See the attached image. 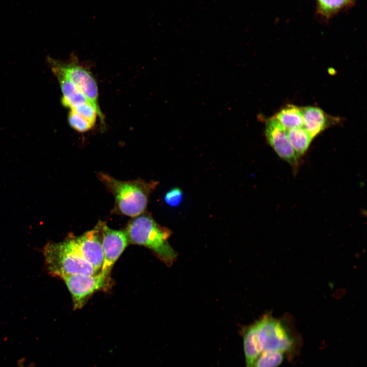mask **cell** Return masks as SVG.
<instances>
[{
	"label": "cell",
	"mask_w": 367,
	"mask_h": 367,
	"mask_svg": "<svg viewBox=\"0 0 367 367\" xmlns=\"http://www.w3.org/2000/svg\"><path fill=\"white\" fill-rule=\"evenodd\" d=\"M253 325L261 352H280L289 361L293 360L300 354L302 339L290 316L276 318L267 313Z\"/></svg>",
	"instance_id": "cell-1"
},
{
	"label": "cell",
	"mask_w": 367,
	"mask_h": 367,
	"mask_svg": "<svg viewBox=\"0 0 367 367\" xmlns=\"http://www.w3.org/2000/svg\"><path fill=\"white\" fill-rule=\"evenodd\" d=\"M97 177L114 197L112 213L132 218L145 212L149 196L159 184L142 179L119 180L103 172H99Z\"/></svg>",
	"instance_id": "cell-2"
},
{
	"label": "cell",
	"mask_w": 367,
	"mask_h": 367,
	"mask_svg": "<svg viewBox=\"0 0 367 367\" xmlns=\"http://www.w3.org/2000/svg\"><path fill=\"white\" fill-rule=\"evenodd\" d=\"M125 231L129 243L151 250L167 265L175 260L176 253L168 242L171 231L159 224L150 214L144 212L133 217Z\"/></svg>",
	"instance_id": "cell-3"
},
{
	"label": "cell",
	"mask_w": 367,
	"mask_h": 367,
	"mask_svg": "<svg viewBox=\"0 0 367 367\" xmlns=\"http://www.w3.org/2000/svg\"><path fill=\"white\" fill-rule=\"evenodd\" d=\"M45 265L49 274L61 279L74 274L93 275L94 267L71 246L66 240L48 243L43 249Z\"/></svg>",
	"instance_id": "cell-4"
},
{
	"label": "cell",
	"mask_w": 367,
	"mask_h": 367,
	"mask_svg": "<svg viewBox=\"0 0 367 367\" xmlns=\"http://www.w3.org/2000/svg\"><path fill=\"white\" fill-rule=\"evenodd\" d=\"M49 61L53 73H59L65 76L83 93L95 109L101 124L104 125V117L98 104L97 84L90 71L74 58L66 62L51 59Z\"/></svg>",
	"instance_id": "cell-5"
},
{
	"label": "cell",
	"mask_w": 367,
	"mask_h": 367,
	"mask_svg": "<svg viewBox=\"0 0 367 367\" xmlns=\"http://www.w3.org/2000/svg\"><path fill=\"white\" fill-rule=\"evenodd\" d=\"M62 279L71 294L74 310L82 308L95 292L106 289L110 282L109 277L100 272L93 275L74 274Z\"/></svg>",
	"instance_id": "cell-6"
},
{
	"label": "cell",
	"mask_w": 367,
	"mask_h": 367,
	"mask_svg": "<svg viewBox=\"0 0 367 367\" xmlns=\"http://www.w3.org/2000/svg\"><path fill=\"white\" fill-rule=\"evenodd\" d=\"M67 240L77 253L99 273L103 263L102 233L100 221L92 230Z\"/></svg>",
	"instance_id": "cell-7"
},
{
	"label": "cell",
	"mask_w": 367,
	"mask_h": 367,
	"mask_svg": "<svg viewBox=\"0 0 367 367\" xmlns=\"http://www.w3.org/2000/svg\"><path fill=\"white\" fill-rule=\"evenodd\" d=\"M103 260L100 273L109 277L115 263L129 243L125 230L110 228L105 222H100Z\"/></svg>",
	"instance_id": "cell-8"
},
{
	"label": "cell",
	"mask_w": 367,
	"mask_h": 367,
	"mask_svg": "<svg viewBox=\"0 0 367 367\" xmlns=\"http://www.w3.org/2000/svg\"><path fill=\"white\" fill-rule=\"evenodd\" d=\"M265 136L270 145L281 159L292 166L297 165L300 156L292 146L286 129L274 117L266 121Z\"/></svg>",
	"instance_id": "cell-9"
},
{
	"label": "cell",
	"mask_w": 367,
	"mask_h": 367,
	"mask_svg": "<svg viewBox=\"0 0 367 367\" xmlns=\"http://www.w3.org/2000/svg\"><path fill=\"white\" fill-rule=\"evenodd\" d=\"M301 109L303 118V127L313 139L328 126L330 118L319 108L310 106Z\"/></svg>",
	"instance_id": "cell-10"
},
{
	"label": "cell",
	"mask_w": 367,
	"mask_h": 367,
	"mask_svg": "<svg viewBox=\"0 0 367 367\" xmlns=\"http://www.w3.org/2000/svg\"><path fill=\"white\" fill-rule=\"evenodd\" d=\"M54 73L61 87L62 93L61 101L64 106L72 109L89 102L86 96L71 81L59 73Z\"/></svg>",
	"instance_id": "cell-11"
},
{
	"label": "cell",
	"mask_w": 367,
	"mask_h": 367,
	"mask_svg": "<svg viewBox=\"0 0 367 367\" xmlns=\"http://www.w3.org/2000/svg\"><path fill=\"white\" fill-rule=\"evenodd\" d=\"M245 367H253L261 352L253 324L242 329Z\"/></svg>",
	"instance_id": "cell-12"
},
{
	"label": "cell",
	"mask_w": 367,
	"mask_h": 367,
	"mask_svg": "<svg viewBox=\"0 0 367 367\" xmlns=\"http://www.w3.org/2000/svg\"><path fill=\"white\" fill-rule=\"evenodd\" d=\"M274 117L286 130L303 125L301 109L294 105L286 106L279 111Z\"/></svg>",
	"instance_id": "cell-13"
},
{
	"label": "cell",
	"mask_w": 367,
	"mask_h": 367,
	"mask_svg": "<svg viewBox=\"0 0 367 367\" xmlns=\"http://www.w3.org/2000/svg\"><path fill=\"white\" fill-rule=\"evenodd\" d=\"M290 142L296 153L299 155L305 153L313 139L303 127L286 130Z\"/></svg>",
	"instance_id": "cell-14"
},
{
	"label": "cell",
	"mask_w": 367,
	"mask_h": 367,
	"mask_svg": "<svg viewBox=\"0 0 367 367\" xmlns=\"http://www.w3.org/2000/svg\"><path fill=\"white\" fill-rule=\"evenodd\" d=\"M354 0H316L317 12L325 19L333 17L343 10L350 7Z\"/></svg>",
	"instance_id": "cell-15"
},
{
	"label": "cell",
	"mask_w": 367,
	"mask_h": 367,
	"mask_svg": "<svg viewBox=\"0 0 367 367\" xmlns=\"http://www.w3.org/2000/svg\"><path fill=\"white\" fill-rule=\"evenodd\" d=\"M286 359L280 352L265 350L261 352L253 367H278Z\"/></svg>",
	"instance_id": "cell-16"
},
{
	"label": "cell",
	"mask_w": 367,
	"mask_h": 367,
	"mask_svg": "<svg viewBox=\"0 0 367 367\" xmlns=\"http://www.w3.org/2000/svg\"><path fill=\"white\" fill-rule=\"evenodd\" d=\"M70 126L74 130L84 133L91 129L94 124L73 110H70L68 117Z\"/></svg>",
	"instance_id": "cell-17"
},
{
	"label": "cell",
	"mask_w": 367,
	"mask_h": 367,
	"mask_svg": "<svg viewBox=\"0 0 367 367\" xmlns=\"http://www.w3.org/2000/svg\"><path fill=\"white\" fill-rule=\"evenodd\" d=\"M70 110L82 115L95 124L98 114L95 109L89 102Z\"/></svg>",
	"instance_id": "cell-18"
},
{
	"label": "cell",
	"mask_w": 367,
	"mask_h": 367,
	"mask_svg": "<svg viewBox=\"0 0 367 367\" xmlns=\"http://www.w3.org/2000/svg\"><path fill=\"white\" fill-rule=\"evenodd\" d=\"M183 196L182 192L179 188H174L166 194L164 199L166 203L171 206H177L181 202Z\"/></svg>",
	"instance_id": "cell-19"
},
{
	"label": "cell",
	"mask_w": 367,
	"mask_h": 367,
	"mask_svg": "<svg viewBox=\"0 0 367 367\" xmlns=\"http://www.w3.org/2000/svg\"><path fill=\"white\" fill-rule=\"evenodd\" d=\"M19 367H31L29 366H25L23 362L19 363Z\"/></svg>",
	"instance_id": "cell-20"
}]
</instances>
